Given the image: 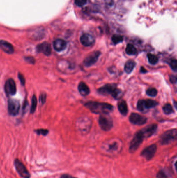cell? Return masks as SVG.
<instances>
[{"label": "cell", "instance_id": "6da1fadb", "mask_svg": "<svg viewBox=\"0 0 177 178\" xmlns=\"http://www.w3.org/2000/svg\"><path fill=\"white\" fill-rule=\"evenodd\" d=\"M123 149V143L118 139H111L103 142L101 146V152L105 155L114 157L120 154Z\"/></svg>", "mask_w": 177, "mask_h": 178}, {"label": "cell", "instance_id": "7a4b0ae2", "mask_svg": "<svg viewBox=\"0 0 177 178\" xmlns=\"http://www.w3.org/2000/svg\"><path fill=\"white\" fill-rule=\"evenodd\" d=\"M84 106L89 111L96 114H109L113 109V106L110 104L98 102L89 101Z\"/></svg>", "mask_w": 177, "mask_h": 178}, {"label": "cell", "instance_id": "3957f363", "mask_svg": "<svg viewBox=\"0 0 177 178\" xmlns=\"http://www.w3.org/2000/svg\"><path fill=\"white\" fill-rule=\"evenodd\" d=\"M14 166L16 171L22 178H31V174L26 168V166L18 158L14 160Z\"/></svg>", "mask_w": 177, "mask_h": 178}, {"label": "cell", "instance_id": "277c9868", "mask_svg": "<svg viewBox=\"0 0 177 178\" xmlns=\"http://www.w3.org/2000/svg\"><path fill=\"white\" fill-rule=\"evenodd\" d=\"M98 123L101 129L105 131H109L112 128V119L108 114L100 115Z\"/></svg>", "mask_w": 177, "mask_h": 178}, {"label": "cell", "instance_id": "5b68a950", "mask_svg": "<svg viewBox=\"0 0 177 178\" xmlns=\"http://www.w3.org/2000/svg\"><path fill=\"white\" fill-rule=\"evenodd\" d=\"M176 140H177V130L176 129L168 130L160 137V143L162 144H168Z\"/></svg>", "mask_w": 177, "mask_h": 178}, {"label": "cell", "instance_id": "8992f818", "mask_svg": "<svg viewBox=\"0 0 177 178\" xmlns=\"http://www.w3.org/2000/svg\"><path fill=\"white\" fill-rule=\"evenodd\" d=\"M144 137L142 135V133L141 130L136 133L134 135L133 139L132 140V142L129 146V152L131 153H134L139 148V146L141 145L143 142Z\"/></svg>", "mask_w": 177, "mask_h": 178}, {"label": "cell", "instance_id": "52a82bcc", "mask_svg": "<svg viewBox=\"0 0 177 178\" xmlns=\"http://www.w3.org/2000/svg\"><path fill=\"white\" fill-rule=\"evenodd\" d=\"M91 123L88 118H80L77 122V127L82 133H87L91 129Z\"/></svg>", "mask_w": 177, "mask_h": 178}, {"label": "cell", "instance_id": "ba28073f", "mask_svg": "<svg viewBox=\"0 0 177 178\" xmlns=\"http://www.w3.org/2000/svg\"><path fill=\"white\" fill-rule=\"evenodd\" d=\"M20 105L16 99H10L8 101V113L11 116H16L19 113Z\"/></svg>", "mask_w": 177, "mask_h": 178}, {"label": "cell", "instance_id": "9c48e42d", "mask_svg": "<svg viewBox=\"0 0 177 178\" xmlns=\"http://www.w3.org/2000/svg\"><path fill=\"white\" fill-rule=\"evenodd\" d=\"M4 90L7 96L14 95L17 92V88L14 80L10 78L6 80L4 85Z\"/></svg>", "mask_w": 177, "mask_h": 178}, {"label": "cell", "instance_id": "30bf717a", "mask_svg": "<svg viewBox=\"0 0 177 178\" xmlns=\"http://www.w3.org/2000/svg\"><path fill=\"white\" fill-rule=\"evenodd\" d=\"M101 53L99 51H95L87 56L84 60V65L86 67H89L95 64L100 57Z\"/></svg>", "mask_w": 177, "mask_h": 178}, {"label": "cell", "instance_id": "8fae6325", "mask_svg": "<svg viewBox=\"0 0 177 178\" xmlns=\"http://www.w3.org/2000/svg\"><path fill=\"white\" fill-rule=\"evenodd\" d=\"M157 151V146L155 144H152L146 147L141 152L142 156L147 160H150L153 158Z\"/></svg>", "mask_w": 177, "mask_h": 178}, {"label": "cell", "instance_id": "7c38bea8", "mask_svg": "<svg viewBox=\"0 0 177 178\" xmlns=\"http://www.w3.org/2000/svg\"><path fill=\"white\" fill-rule=\"evenodd\" d=\"M116 89L117 88L115 84H105V85L98 89V92L99 94H102L103 95H111L112 96Z\"/></svg>", "mask_w": 177, "mask_h": 178}, {"label": "cell", "instance_id": "4fadbf2b", "mask_svg": "<svg viewBox=\"0 0 177 178\" xmlns=\"http://www.w3.org/2000/svg\"><path fill=\"white\" fill-rule=\"evenodd\" d=\"M129 121L135 125H143L146 123L147 119L143 116L136 113H132L129 116Z\"/></svg>", "mask_w": 177, "mask_h": 178}, {"label": "cell", "instance_id": "5bb4252c", "mask_svg": "<svg viewBox=\"0 0 177 178\" xmlns=\"http://www.w3.org/2000/svg\"><path fill=\"white\" fill-rule=\"evenodd\" d=\"M36 51L38 53H42L45 55L50 56L52 54V48L50 44L48 42H44L42 43L38 44L36 46Z\"/></svg>", "mask_w": 177, "mask_h": 178}, {"label": "cell", "instance_id": "9a60e30c", "mask_svg": "<svg viewBox=\"0 0 177 178\" xmlns=\"http://www.w3.org/2000/svg\"><path fill=\"white\" fill-rule=\"evenodd\" d=\"M80 41L82 44L84 46H90L94 44L95 39L91 34H84L81 36Z\"/></svg>", "mask_w": 177, "mask_h": 178}, {"label": "cell", "instance_id": "2e32d148", "mask_svg": "<svg viewBox=\"0 0 177 178\" xmlns=\"http://www.w3.org/2000/svg\"><path fill=\"white\" fill-rule=\"evenodd\" d=\"M157 128V125L155 124H152L146 126V127L144 128L143 129L141 130L144 135V139L149 137L153 135L154 133L155 132Z\"/></svg>", "mask_w": 177, "mask_h": 178}, {"label": "cell", "instance_id": "e0dca14e", "mask_svg": "<svg viewBox=\"0 0 177 178\" xmlns=\"http://www.w3.org/2000/svg\"><path fill=\"white\" fill-rule=\"evenodd\" d=\"M67 42L61 39H57L53 42V46L57 52L63 51L67 47Z\"/></svg>", "mask_w": 177, "mask_h": 178}, {"label": "cell", "instance_id": "ac0fdd59", "mask_svg": "<svg viewBox=\"0 0 177 178\" xmlns=\"http://www.w3.org/2000/svg\"><path fill=\"white\" fill-rule=\"evenodd\" d=\"M1 48L5 53L11 54L14 52V48L11 44L4 40L0 41Z\"/></svg>", "mask_w": 177, "mask_h": 178}, {"label": "cell", "instance_id": "d6986e66", "mask_svg": "<svg viewBox=\"0 0 177 178\" xmlns=\"http://www.w3.org/2000/svg\"><path fill=\"white\" fill-rule=\"evenodd\" d=\"M78 90L82 96H87L90 93V89L84 82H81L78 85Z\"/></svg>", "mask_w": 177, "mask_h": 178}, {"label": "cell", "instance_id": "ffe728a7", "mask_svg": "<svg viewBox=\"0 0 177 178\" xmlns=\"http://www.w3.org/2000/svg\"><path fill=\"white\" fill-rule=\"evenodd\" d=\"M118 109L123 115L125 116L128 113V107L126 102L121 101L118 104Z\"/></svg>", "mask_w": 177, "mask_h": 178}, {"label": "cell", "instance_id": "44dd1931", "mask_svg": "<svg viewBox=\"0 0 177 178\" xmlns=\"http://www.w3.org/2000/svg\"><path fill=\"white\" fill-rule=\"evenodd\" d=\"M136 66V63L134 60H129L127 61L125 65L124 69L125 72L127 74H130L132 72Z\"/></svg>", "mask_w": 177, "mask_h": 178}, {"label": "cell", "instance_id": "7402d4cb", "mask_svg": "<svg viewBox=\"0 0 177 178\" xmlns=\"http://www.w3.org/2000/svg\"><path fill=\"white\" fill-rule=\"evenodd\" d=\"M137 52L136 48L131 44H128L126 48V53L129 55H134Z\"/></svg>", "mask_w": 177, "mask_h": 178}, {"label": "cell", "instance_id": "603a6c76", "mask_svg": "<svg viewBox=\"0 0 177 178\" xmlns=\"http://www.w3.org/2000/svg\"><path fill=\"white\" fill-rule=\"evenodd\" d=\"M144 101V105L146 108H153L155 107L157 105V103L156 101H154L152 100H146Z\"/></svg>", "mask_w": 177, "mask_h": 178}, {"label": "cell", "instance_id": "cb8c5ba5", "mask_svg": "<svg viewBox=\"0 0 177 178\" xmlns=\"http://www.w3.org/2000/svg\"><path fill=\"white\" fill-rule=\"evenodd\" d=\"M148 62L152 65H155L158 62V57L152 54L149 53L148 54Z\"/></svg>", "mask_w": 177, "mask_h": 178}, {"label": "cell", "instance_id": "d4e9b609", "mask_svg": "<svg viewBox=\"0 0 177 178\" xmlns=\"http://www.w3.org/2000/svg\"><path fill=\"white\" fill-rule=\"evenodd\" d=\"M31 106L30 108V113L31 114L34 113V111L36 109V106H37V99L35 95H33L31 101Z\"/></svg>", "mask_w": 177, "mask_h": 178}, {"label": "cell", "instance_id": "484cf974", "mask_svg": "<svg viewBox=\"0 0 177 178\" xmlns=\"http://www.w3.org/2000/svg\"><path fill=\"white\" fill-rule=\"evenodd\" d=\"M163 111L165 114L169 115L173 112V108L170 104H166L163 107Z\"/></svg>", "mask_w": 177, "mask_h": 178}, {"label": "cell", "instance_id": "4316f807", "mask_svg": "<svg viewBox=\"0 0 177 178\" xmlns=\"http://www.w3.org/2000/svg\"><path fill=\"white\" fill-rule=\"evenodd\" d=\"M34 132L38 135H43L45 137L49 133V131L47 129H40L34 130Z\"/></svg>", "mask_w": 177, "mask_h": 178}, {"label": "cell", "instance_id": "83f0119b", "mask_svg": "<svg viewBox=\"0 0 177 178\" xmlns=\"http://www.w3.org/2000/svg\"><path fill=\"white\" fill-rule=\"evenodd\" d=\"M112 41L113 43L117 44L123 41V37L119 35H114L112 37Z\"/></svg>", "mask_w": 177, "mask_h": 178}, {"label": "cell", "instance_id": "f1b7e54d", "mask_svg": "<svg viewBox=\"0 0 177 178\" xmlns=\"http://www.w3.org/2000/svg\"><path fill=\"white\" fill-rule=\"evenodd\" d=\"M157 94V91L155 88H149L146 91V94L149 96L154 97Z\"/></svg>", "mask_w": 177, "mask_h": 178}, {"label": "cell", "instance_id": "f546056e", "mask_svg": "<svg viewBox=\"0 0 177 178\" xmlns=\"http://www.w3.org/2000/svg\"><path fill=\"white\" fill-rule=\"evenodd\" d=\"M123 92L120 89H117L116 90L114 93L113 95V97L116 99L118 100L120 99L122 96Z\"/></svg>", "mask_w": 177, "mask_h": 178}, {"label": "cell", "instance_id": "4dcf8cb0", "mask_svg": "<svg viewBox=\"0 0 177 178\" xmlns=\"http://www.w3.org/2000/svg\"><path fill=\"white\" fill-rule=\"evenodd\" d=\"M137 108L139 111H142L145 109V105H144V100H139L137 103Z\"/></svg>", "mask_w": 177, "mask_h": 178}, {"label": "cell", "instance_id": "1f68e13d", "mask_svg": "<svg viewBox=\"0 0 177 178\" xmlns=\"http://www.w3.org/2000/svg\"><path fill=\"white\" fill-rule=\"evenodd\" d=\"M87 1V0H75V3L77 6L82 7L86 4Z\"/></svg>", "mask_w": 177, "mask_h": 178}, {"label": "cell", "instance_id": "d6a6232c", "mask_svg": "<svg viewBox=\"0 0 177 178\" xmlns=\"http://www.w3.org/2000/svg\"><path fill=\"white\" fill-rule=\"evenodd\" d=\"M170 66L174 71H177V60H172L170 63Z\"/></svg>", "mask_w": 177, "mask_h": 178}, {"label": "cell", "instance_id": "836d02e7", "mask_svg": "<svg viewBox=\"0 0 177 178\" xmlns=\"http://www.w3.org/2000/svg\"><path fill=\"white\" fill-rule=\"evenodd\" d=\"M18 78H19V80H20V83H22V85H24V84L26 83V80L24 79L23 75L19 72L18 74Z\"/></svg>", "mask_w": 177, "mask_h": 178}, {"label": "cell", "instance_id": "e575fe53", "mask_svg": "<svg viewBox=\"0 0 177 178\" xmlns=\"http://www.w3.org/2000/svg\"><path fill=\"white\" fill-rule=\"evenodd\" d=\"M24 60L26 61V62L31 64H34L35 63V60L33 57L31 56H28V57H25Z\"/></svg>", "mask_w": 177, "mask_h": 178}, {"label": "cell", "instance_id": "d590c367", "mask_svg": "<svg viewBox=\"0 0 177 178\" xmlns=\"http://www.w3.org/2000/svg\"><path fill=\"white\" fill-rule=\"evenodd\" d=\"M29 107V103L28 102V101L26 100L24 101L23 106H22V111H23V113L24 114L26 113L27 111V108Z\"/></svg>", "mask_w": 177, "mask_h": 178}, {"label": "cell", "instance_id": "8d00e7d4", "mask_svg": "<svg viewBox=\"0 0 177 178\" xmlns=\"http://www.w3.org/2000/svg\"><path fill=\"white\" fill-rule=\"evenodd\" d=\"M46 101V94L45 93H42L40 96V102L43 104L45 103Z\"/></svg>", "mask_w": 177, "mask_h": 178}, {"label": "cell", "instance_id": "74e56055", "mask_svg": "<svg viewBox=\"0 0 177 178\" xmlns=\"http://www.w3.org/2000/svg\"><path fill=\"white\" fill-rule=\"evenodd\" d=\"M60 178H77L68 173H63L60 176Z\"/></svg>", "mask_w": 177, "mask_h": 178}, {"label": "cell", "instance_id": "f35d334b", "mask_svg": "<svg viewBox=\"0 0 177 178\" xmlns=\"http://www.w3.org/2000/svg\"><path fill=\"white\" fill-rule=\"evenodd\" d=\"M157 178H167V176H166V175L165 174V173H164V172H163V171H159V172L157 173Z\"/></svg>", "mask_w": 177, "mask_h": 178}, {"label": "cell", "instance_id": "ab89813d", "mask_svg": "<svg viewBox=\"0 0 177 178\" xmlns=\"http://www.w3.org/2000/svg\"><path fill=\"white\" fill-rule=\"evenodd\" d=\"M140 71L142 73H146V70L145 69V68H144L143 67H141V70H140Z\"/></svg>", "mask_w": 177, "mask_h": 178}, {"label": "cell", "instance_id": "60d3db41", "mask_svg": "<svg viewBox=\"0 0 177 178\" xmlns=\"http://www.w3.org/2000/svg\"><path fill=\"white\" fill-rule=\"evenodd\" d=\"M174 106H175V108H176L177 109V102H174Z\"/></svg>", "mask_w": 177, "mask_h": 178}, {"label": "cell", "instance_id": "b9f144b4", "mask_svg": "<svg viewBox=\"0 0 177 178\" xmlns=\"http://www.w3.org/2000/svg\"><path fill=\"white\" fill-rule=\"evenodd\" d=\"M175 168H176V170H177V161H176V163H175Z\"/></svg>", "mask_w": 177, "mask_h": 178}]
</instances>
